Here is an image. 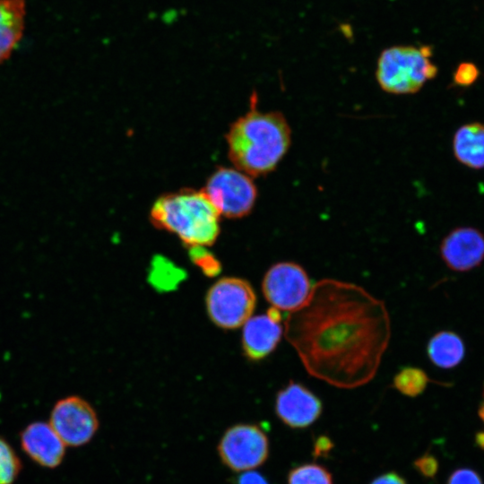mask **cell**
Listing matches in <instances>:
<instances>
[{"label": "cell", "mask_w": 484, "mask_h": 484, "mask_svg": "<svg viewBox=\"0 0 484 484\" xmlns=\"http://www.w3.org/2000/svg\"><path fill=\"white\" fill-rule=\"evenodd\" d=\"M284 335L310 376L352 389L375 377L391 320L385 302L362 287L323 279L304 305L289 313Z\"/></svg>", "instance_id": "6da1fadb"}, {"label": "cell", "mask_w": 484, "mask_h": 484, "mask_svg": "<svg viewBox=\"0 0 484 484\" xmlns=\"http://www.w3.org/2000/svg\"><path fill=\"white\" fill-rule=\"evenodd\" d=\"M226 141L235 168L260 177L274 170L288 152L291 129L281 112L257 109L254 94L249 110L230 125Z\"/></svg>", "instance_id": "7a4b0ae2"}, {"label": "cell", "mask_w": 484, "mask_h": 484, "mask_svg": "<svg viewBox=\"0 0 484 484\" xmlns=\"http://www.w3.org/2000/svg\"><path fill=\"white\" fill-rule=\"evenodd\" d=\"M220 216L203 190L190 188L160 195L150 212L154 227L176 235L189 248L216 241Z\"/></svg>", "instance_id": "3957f363"}, {"label": "cell", "mask_w": 484, "mask_h": 484, "mask_svg": "<svg viewBox=\"0 0 484 484\" xmlns=\"http://www.w3.org/2000/svg\"><path fill=\"white\" fill-rule=\"evenodd\" d=\"M432 54L430 46H393L384 49L376 69L380 88L396 95L419 91L437 73Z\"/></svg>", "instance_id": "277c9868"}, {"label": "cell", "mask_w": 484, "mask_h": 484, "mask_svg": "<svg viewBox=\"0 0 484 484\" xmlns=\"http://www.w3.org/2000/svg\"><path fill=\"white\" fill-rule=\"evenodd\" d=\"M205 305L211 321L232 330L242 326L255 308L256 295L252 285L242 278L225 277L209 289Z\"/></svg>", "instance_id": "5b68a950"}, {"label": "cell", "mask_w": 484, "mask_h": 484, "mask_svg": "<svg viewBox=\"0 0 484 484\" xmlns=\"http://www.w3.org/2000/svg\"><path fill=\"white\" fill-rule=\"evenodd\" d=\"M203 191L220 215L229 219L249 214L257 199V188L252 177L236 168L217 169Z\"/></svg>", "instance_id": "8992f818"}, {"label": "cell", "mask_w": 484, "mask_h": 484, "mask_svg": "<svg viewBox=\"0 0 484 484\" xmlns=\"http://www.w3.org/2000/svg\"><path fill=\"white\" fill-rule=\"evenodd\" d=\"M219 456L236 472L253 471L265 462L270 444L266 433L255 424H237L229 428L218 445Z\"/></svg>", "instance_id": "52a82bcc"}, {"label": "cell", "mask_w": 484, "mask_h": 484, "mask_svg": "<svg viewBox=\"0 0 484 484\" xmlns=\"http://www.w3.org/2000/svg\"><path fill=\"white\" fill-rule=\"evenodd\" d=\"M312 287L305 269L292 262L274 264L267 270L262 281L264 298L272 307L289 313L304 305Z\"/></svg>", "instance_id": "ba28073f"}, {"label": "cell", "mask_w": 484, "mask_h": 484, "mask_svg": "<svg viewBox=\"0 0 484 484\" xmlns=\"http://www.w3.org/2000/svg\"><path fill=\"white\" fill-rule=\"evenodd\" d=\"M49 425L65 445L87 444L99 428V419L93 407L80 396L60 399L54 405Z\"/></svg>", "instance_id": "9c48e42d"}, {"label": "cell", "mask_w": 484, "mask_h": 484, "mask_svg": "<svg viewBox=\"0 0 484 484\" xmlns=\"http://www.w3.org/2000/svg\"><path fill=\"white\" fill-rule=\"evenodd\" d=\"M275 413L288 427L302 429L311 426L322 414L321 400L300 383L290 381L275 399Z\"/></svg>", "instance_id": "30bf717a"}, {"label": "cell", "mask_w": 484, "mask_h": 484, "mask_svg": "<svg viewBox=\"0 0 484 484\" xmlns=\"http://www.w3.org/2000/svg\"><path fill=\"white\" fill-rule=\"evenodd\" d=\"M281 321V311L273 307L266 314L247 319L242 331V348L247 359H264L277 348L284 333Z\"/></svg>", "instance_id": "8fae6325"}, {"label": "cell", "mask_w": 484, "mask_h": 484, "mask_svg": "<svg viewBox=\"0 0 484 484\" xmlns=\"http://www.w3.org/2000/svg\"><path fill=\"white\" fill-rule=\"evenodd\" d=\"M440 251L451 269L467 271L484 258V237L475 229L458 228L445 238Z\"/></svg>", "instance_id": "7c38bea8"}, {"label": "cell", "mask_w": 484, "mask_h": 484, "mask_svg": "<svg viewBox=\"0 0 484 484\" xmlns=\"http://www.w3.org/2000/svg\"><path fill=\"white\" fill-rule=\"evenodd\" d=\"M21 445L28 456L46 468H56L65 454V445L49 423L37 421L21 433Z\"/></svg>", "instance_id": "4fadbf2b"}, {"label": "cell", "mask_w": 484, "mask_h": 484, "mask_svg": "<svg viewBox=\"0 0 484 484\" xmlns=\"http://www.w3.org/2000/svg\"><path fill=\"white\" fill-rule=\"evenodd\" d=\"M25 16L23 0H0V65L20 41Z\"/></svg>", "instance_id": "5bb4252c"}, {"label": "cell", "mask_w": 484, "mask_h": 484, "mask_svg": "<svg viewBox=\"0 0 484 484\" xmlns=\"http://www.w3.org/2000/svg\"><path fill=\"white\" fill-rule=\"evenodd\" d=\"M453 149L461 163L471 169L484 168V125L471 123L461 126L454 136Z\"/></svg>", "instance_id": "9a60e30c"}, {"label": "cell", "mask_w": 484, "mask_h": 484, "mask_svg": "<svg viewBox=\"0 0 484 484\" xmlns=\"http://www.w3.org/2000/svg\"><path fill=\"white\" fill-rule=\"evenodd\" d=\"M464 347L461 339L454 333L440 332L428 344V355L437 367L450 368L462 359Z\"/></svg>", "instance_id": "2e32d148"}, {"label": "cell", "mask_w": 484, "mask_h": 484, "mask_svg": "<svg viewBox=\"0 0 484 484\" xmlns=\"http://www.w3.org/2000/svg\"><path fill=\"white\" fill-rule=\"evenodd\" d=\"M428 382V376L422 369L404 367L394 376L393 385L402 394L416 397L425 390Z\"/></svg>", "instance_id": "e0dca14e"}, {"label": "cell", "mask_w": 484, "mask_h": 484, "mask_svg": "<svg viewBox=\"0 0 484 484\" xmlns=\"http://www.w3.org/2000/svg\"><path fill=\"white\" fill-rule=\"evenodd\" d=\"M287 484H333L332 473L324 466L311 462L291 469Z\"/></svg>", "instance_id": "ac0fdd59"}, {"label": "cell", "mask_w": 484, "mask_h": 484, "mask_svg": "<svg viewBox=\"0 0 484 484\" xmlns=\"http://www.w3.org/2000/svg\"><path fill=\"white\" fill-rule=\"evenodd\" d=\"M21 470L18 455L8 442L0 437V484H13Z\"/></svg>", "instance_id": "d6986e66"}, {"label": "cell", "mask_w": 484, "mask_h": 484, "mask_svg": "<svg viewBox=\"0 0 484 484\" xmlns=\"http://www.w3.org/2000/svg\"><path fill=\"white\" fill-rule=\"evenodd\" d=\"M190 256L207 275H216L220 270L219 261L204 246L190 247Z\"/></svg>", "instance_id": "ffe728a7"}, {"label": "cell", "mask_w": 484, "mask_h": 484, "mask_svg": "<svg viewBox=\"0 0 484 484\" xmlns=\"http://www.w3.org/2000/svg\"><path fill=\"white\" fill-rule=\"evenodd\" d=\"M477 67L471 63L461 64L454 73V81L460 85H469L478 77Z\"/></svg>", "instance_id": "44dd1931"}, {"label": "cell", "mask_w": 484, "mask_h": 484, "mask_svg": "<svg viewBox=\"0 0 484 484\" xmlns=\"http://www.w3.org/2000/svg\"><path fill=\"white\" fill-rule=\"evenodd\" d=\"M416 470L424 477L432 478L438 470L437 460L430 454H424L414 462Z\"/></svg>", "instance_id": "7402d4cb"}, {"label": "cell", "mask_w": 484, "mask_h": 484, "mask_svg": "<svg viewBox=\"0 0 484 484\" xmlns=\"http://www.w3.org/2000/svg\"><path fill=\"white\" fill-rule=\"evenodd\" d=\"M447 484H482V482L475 471L461 469L452 473Z\"/></svg>", "instance_id": "603a6c76"}, {"label": "cell", "mask_w": 484, "mask_h": 484, "mask_svg": "<svg viewBox=\"0 0 484 484\" xmlns=\"http://www.w3.org/2000/svg\"><path fill=\"white\" fill-rule=\"evenodd\" d=\"M331 438L325 435L317 436L313 445V455L315 458H323L330 454L333 448Z\"/></svg>", "instance_id": "cb8c5ba5"}, {"label": "cell", "mask_w": 484, "mask_h": 484, "mask_svg": "<svg viewBox=\"0 0 484 484\" xmlns=\"http://www.w3.org/2000/svg\"><path fill=\"white\" fill-rule=\"evenodd\" d=\"M370 484H407V482L397 472L388 471L375 478Z\"/></svg>", "instance_id": "d4e9b609"}, {"label": "cell", "mask_w": 484, "mask_h": 484, "mask_svg": "<svg viewBox=\"0 0 484 484\" xmlns=\"http://www.w3.org/2000/svg\"><path fill=\"white\" fill-rule=\"evenodd\" d=\"M238 484H269V482L261 473L248 471L240 475Z\"/></svg>", "instance_id": "484cf974"}, {"label": "cell", "mask_w": 484, "mask_h": 484, "mask_svg": "<svg viewBox=\"0 0 484 484\" xmlns=\"http://www.w3.org/2000/svg\"><path fill=\"white\" fill-rule=\"evenodd\" d=\"M480 416L484 421V393H483V402L481 403L480 410Z\"/></svg>", "instance_id": "4316f807"}]
</instances>
